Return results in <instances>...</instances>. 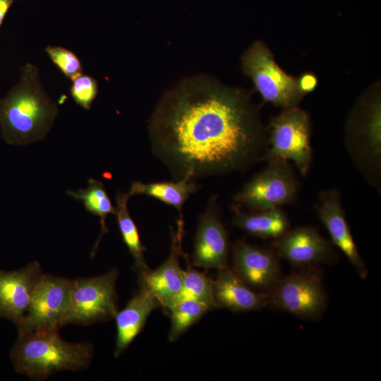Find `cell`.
<instances>
[{"label": "cell", "mask_w": 381, "mask_h": 381, "mask_svg": "<svg viewBox=\"0 0 381 381\" xmlns=\"http://www.w3.org/2000/svg\"><path fill=\"white\" fill-rule=\"evenodd\" d=\"M183 221L177 222L176 231H172L171 250L168 258L157 270L140 276V285L145 286L165 310L176 302L183 288V270L180 265L182 253Z\"/></svg>", "instance_id": "obj_14"}, {"label": "cell", "mask_w": 381, "mask_h": 381, "mask_svg": "<svg viewBox=\"0 0 381 381\" xmlns=\"http://www.w3.org/2000/svg\"><path fill=\"white\" fill-rule=\"evenodd\" d=\"M243 73L266 102L289 109L297 107L305 95L298 78L288 75L275 62L270 49L262 42H253L241 59Z\"/></svg>", "instance_id": "obj_5"}, {"label": "cell", "mask_w": 381, "mask_h": 381, "mask_svg": "<svg viewBox=\"0 0 381 381\" xmlns=\"http://www.w3.org/2000/svg\"><path fill=\"white\" fill-rule=\"evenodd\" d=\"M210 310L206 304L193 299H182L174 303L168 310L171 318L169 340L178 339Z\"/></svg>", "instance_id": "obj_23"}, {"label": "cell", "mask_w": 381, "mask_h": 381, "mask_svg": "<svg viewBox=\"0 0 381 381\" xmlns=\"http://www.w3.org/2000/svg\"><path fill=\"white\" fill-rule=\"evenodd\" d=\"M93 354L91 343L68 342L59 330H47L18 334L10 355L18 373L42 380L60 371L87 369Z\"/></svg>", "instance_id": "obj_3"}, {"label": "cell", "mask_w": 381, "mask_h": 381, "mask_svg": "<svg viewBox=\"0 0 381 381\" xmlns=\"http://www.w3.org/2000/svg\"><path fill=\"white\" fill-rule=\"evenodd\" d=\"M265 159L294 162L305 176L312 162L311 124L308 114L298 107L285 109L271 119Z\"/></svg>", "instance_id": "obj_6"}, {"label": "cell", "mask_w": 381, "mask_h": 381, "mask_svg": "<svg viewBox=\"0 0 381 381\" xmlns=\"http://www.w3.org/2000/svg\"><path fill=\"white\" fill-rule=\"evenodd\" d=\"M267 294L268 305L303 319L320 318L327 306L321 274L314 267L282 277Z\"/></svg>", "instance_id": "obj_8"}, {"label": "cell", "mask_w": 381, "mask_h": 381, "mask_svg": "<svg viewBox=\"0 0 381 381\" xmlns=\"http://www.w3.org/2000/svg\"><path fill=\"white\" fill-rule=\"evenodd\" d=\"M118 270L114 268L100 276L71 280L69 301L61 327L87 326L114 318L118 312Z\"/></svg>", "instance_id": "obj_4"}, {"label": "cell", "mask_w": 381, "mask_h": 381, "mask_svg": "<svg viewBox=\"0 0 381 381\" xmlns=\"http://www.w3.org/2000/svg\"><path fill=\"white\" fill-rule=\"evenodd\" d=\"M198 190L195 181L186 179L155 183H132L128 194L145 195L176 207L181 214L183 204L189 196Z\"/></svg>", "instance_id": "obj_19"}, {"label": "cell", "mask_w": 381, "mask_h": 381, "mask_svg": "<svg viewBox=\"0 0 381 381\" xmlns=\"http://www.w3.org/2000/svg\"><path fill=\"white\" fill-rule=\"evenodd\" d=\"M59 109L43 87L37 66L28 63L18 81L0 98V129L9 145H25L42 140L50 131Z\"/></svg>", "instance_id": "obj_2"}, {"label": "cell", "mask_w": 381, "mask_h": 381, "mask_svg": "<svg viewBox=\"0 0 381 381\" xmlns=\"http://www.w3.org/2000/svg\"><path fill=\"white\" fill-rule=\"evenodd\" d=\"M186 269L183 270V282L181 292L176 301L193 299L208 306L211 310L218 308L213 295V280L205 272L193 267L186 255Z\"/></svg>", "instance_id": "obj_22"}, {"label": "cell", "mask_w": 381, "mask_h": 381, "mask_svg": "<svg viewBox=\"0 0 381 381\" xmlns=\"http://www.w3.org/2000/svg\"><path fill=\"white\" fill-rule=\"evenodd\" d=\"M34 260L15 271L0 270V317L20 323L29 308L34 290L43 274Z\"/></svg>", "instance_id": "obj_13"}, {"label": "cell", "mask_w": 381, "mask_h": 381, "mask_svg": "<svg viewBox=\"0 0 381 381\" xmlns=\"http://www.w3.org/2000/svg\"><path fill=\"white\" fill-rule=\"evenodd\" d=\"M12 3L13 0H0V27Z\"/></svg>", "instance_id": "obj_27"}, {"label": "cell", "mask_w": 381, "mask_h": 381, "mask_svg": "<svg viewBox=\"0 0 381 381\" xmlns=\"http://www.w3.org/2000/svg\"><path fill=\"white\" fill-rule=\"evenodd\" d=\"M71 289V280L43 274L34 290L28 311L17 326L18 334L59 330Z\"/></svg>", "instance_id": "obj_9"}, {"label": "cell", "mask_w": 381, "mask_h": 381, "mask_svg": "<svg viewBox=\"0 0 381 381\" xmlns=\"http://www.w3.org/2000/svg\"><path fill=\"white\" fill-rule=\"evenodd\" d=\"M160 307L156 298L145 286L115 316L116 326L115 357H119L141 332L150 313Z\"/></svg>", "instance_id": "obj_17"}, {"label": "cell", "mask_w": 381, "mask_h": 381, "mask_svg": "<svg viewBox=\"0 0 381 381\" xmlns=\"http://www.w3.org/2000/svg\"><path fill=\"white\" fill-rule=\"evenodd\" d=\"M298 189L299 181L288 161L272 158L234 199L251 211H264L293 203Z\"/></svg>", "instance_id": "obj_7"}, {"label": "cell", "mask_w": 381, "mask_h": 381, "mask_svg": "<svg viewBox=\"0 0 381 381\" xmlns=\"http://www.w3.org/2000/svg\"><path fill=\"white\" fill-rule=\"evenodd\" d=\"M148 132L153 154L175 181L243 171L265 159L268 144L250 95L204 75L163 95Z\"/></svg>", "instance_id": "obj_1"}, {"label": "cell", "mask_w": 381, "mask_h": 381, "mask_svg": "<svg viewBox=\"0 0 381 381\" xmlns=\"http://www.w3.org/2000/svg\"><path fill=\"white\" fill-rule=\"evenodd\" d=\"M130 198L128 193L118 192L116 195L115 215L122 240L133 258L134 270L140 277L149 272L150 269L144 256L145 248L140 241L137 226L128 211V202Z\"/></svg>", "instance_id": "obj_20"}, {"label": "cell", "mask_w": 381, "mask_h": 381, "mask_svg": "<svg viewBox=\"0 0 381 381\" xmlns=\"http://www.w3.org/2000/svg\"><path fill=\"white\" fill-rule=\"evenodd\" d=\"M45 51L52 62L71 81L83 73L81 62L73 52L59 46H47Z\"/></svg>", "instance_id": "obj_24"}, {"label": "cell", "mask_w": 381, "mask_h": 381, "mask_svg": "<svg viewBox=\"0 0 381 381\" xmlns=\"http://www.w3.org/2000/svg\"><path fill=\"white\" fill-rule=\"evenodd\" d=\"M75 200L81 201L85 210L97 216L100 219L102 231L92 254L96 250L102 236L108 231L106 219L110 214H115L116 208L107 194L104 184L96 179H90L86 188L78 190H68L66 193Z\"/></svg>", "instance_id": "obj_21"}, {"label": "cell", "mask_w": 381, "mask_h": 381, "mask_svg": "<svg viewBox=\"0 0 381 381\" xmlns=\"http://www.w3.org/2000/svg\"><path fill=\"white\" fill-rule=\"evenodd\" d=\"M279 258L273 249L239 240L233 246L231 269L253 289L268 293L282 277Z\"/></svg>", "instance_id": "obj_11"}, {"label": "cell", "mask_w": 381, "mask_h": 381, "mask_svg": "<svg viewBox=\"0 0 381 381\" xmlns=\"http://www.w3.org/2000/svg\"><path fill=\"white\" fill-rule=\"evenodd\" d=\"M232 224L247 234L262 238H277L290 228L286 213L281 208L247 214L235 209Z\"/></svg>", "instance_id": "obj_18"}, {"label": "cell", "mask_w": 381, "mask_h": 381, "mask_svg": "<svg viewBox=\"0 0 381 381\" xmlns=\"http://www.w3.org/2000/svg\"><path fill=\"white\" fill-rule=\"evenodd\" d=\"M229 250L228 233L212 197L198 218L191 263L205 269H222L228 266Z\"/></svg>", "instance_id": "obj_10"}, {"label": "cell", "mask_w": 381, "mask_h": 381, "mask_svg": "<svg viewBox=\"0 0 381 381\" xmlns=\"http://www.w3.org/2000/svg\"><path fill=\"white\" fill-rule=\"evenodd\" d=\"M213 295L218 308L234 312L258 310L269 304L267 293L253 290L228 266L217 270Z\"/></svg>", "instance_id": "obj_16"}, {"label": "cell", "mask_w": 381, "mask_h": 381, "mask_svg": "<svg viewBox=\"0 0 381 381\" xmlns=\"http://www.w3.org/2000/svg\"><path fill=\"white\" fill-rule=\"evenodd\" d=\"M298 85L302 92L306 95L313 91L317 85V78L312 73H304L298 78Z\"/></svg>", "instance_id": "obj_26"}, {"label": "cell", "mask_w": 381, "mask_h": 381, "mask_svg": "<svg viewBox=\"0 0 381 381\" xmlns=\"http://www.w3.org/2000/svg\"><path fill=\"white\" fill-rule=\"evenodd\" d=\"M70 91L77 104L90 109L98 93L97 81L93 77L82 73L72 80Z\"/></svg>", "instance_id": "obj_25"}, {"label": "cell", "mask_w": 381, "mask_h": 381, "mask_svg": "<svg viewBox=\"0 0 381 381\" xmlns=\"http://www.w3.org/2000/svg\"><path fill=\"white\" fill-rule=\"evenodd\" d=\"M273 250L291 265L314 267L334 260L330 243L314 227L302 226L287 231L275 239Z\"/></svg>", "instance_id": "obj_12"}, {"label": "cell", "mask_w": 381, "mask_h": 381, "mask_svg": "<svg viewBox=\"0 0 381 381\" xmlns=\"http://www.w3.org/2000/svg\"><path fill=\"white\" fill-rule=\"evenodd\" d=\"M315 209L333 243L345 255L358 274L366 278L368 270L353 241L339 193L334 189L321 191Z\"/></svg>", "instance_id": "obj_15"}]
</instances>
